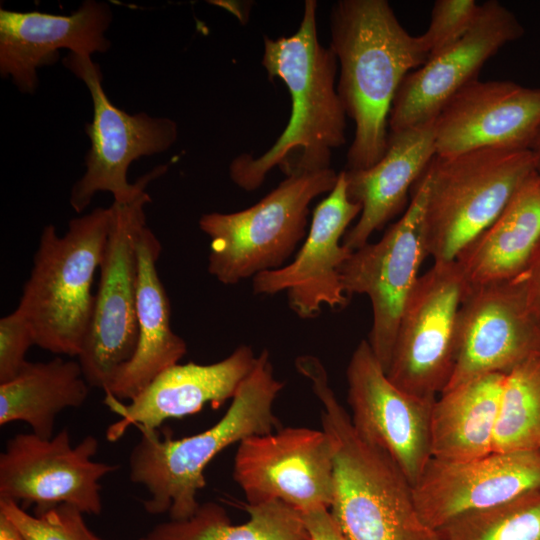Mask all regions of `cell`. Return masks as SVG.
Returning a JSON list of instances; mask_svg holds the SVG:
<instances>
[{"instance_id":"obj_26","label":"cell","mask_w":540,"mask_h":540,"mask_svg":"<svg viewBox=\"0 0 540 540\" xmlns=\"http://www.w3.org/2000/svg\"><path fill=\"white\" fill-rule=\"evenodd\" d=\"M89 387L78 361H28L14 379L0 384V425L21 421L51 438L58 413L83 405Z\"/></svg>"},{"instance_id":"obj_14","label":"cell","mask_w":540,"mask_h":540,"mask_svg":"<svg viewBox=\"0 0 540 540\" xmlns=\"http://www.w3.org/2000/svg\"><path fill=\"white\" fill-rule=\"evenodd\" d=\"M347 401L355 431L384 451L413 485L430 461V420L436 399L405 392L387 376L367 340L349 360Z\"/></svg>"},{"instance_id":"obj_15","label":"cell","mask_w":540,"mask_h":540,"mask_svg":"<svg viewBox=\"0 0 540 540\" xmlns=\"http://www.w3.org/2000/svg\"><path fill=\"white\" fill-rule=\"evenodd\" d=\"M536 356L540 323L519 280L470 286L458 313L456 363L444 391L484 375L507 374Z\"/></svg>"},{"instance_id":"obj_8","label":"cell","mask_w":540,"mask_h":540,"mask_svg":"<svg viewBox=\"0 0 540 540\" xmlns=\"http://www.w3.org/2000/svg\"><path fill=\"white\" fill-rule=\"evenodd\" d=\"M63 63L84 82L93 104L92 121L85 125L90 140L86 171L72 186L70 205L80 213L98 192H110L114 202H129L162 176L168 165L153 168L134 183L127 179L129 166L143 156L168 150L177 139V124L167 117L129 114L115 106L104 91L101 68L91 56L70 53Z\"/></svg>"},{"instance_id":"obj_6","label":"cell","mask_w":540,"mask_h":540,"mask_svg":"<svg viewBox=\"0 0 540 540\" xmlns=\"http://www.w3.org/2000/svg\"><path fill=\"white\" fill-rule=\"evenodd\" d=\"M533 172L530 150L482 148L448 157L435 155L427 166L428 256L434 262L455 260L496 220Z\"/></svg>"},{"instance_id":"obj_13","label":"cell","mask_w":540,"mask_h":540,"mask_svg":"<svg viewBox=\"0 0 540 540\" xmlns=\"http://www.w3.org/2000/svg\"><path fill=\"white\" fill-rule=\"evenodd\" d=\"M97 450L92 435L73 446L67 429L51 438L33 432L13 436L0 454V499L35 507L68 503L84 514L99 515L100 480L119 466L93 461Z\"/></svg>"},{"instance_id":"obj_22","label":"cell","mask_w":540,"mask_h":540,"mask_svg":"<svg viewBox=\"0 0 540 540\" xmlns=\"http://www.w3.org/2000/svg\"><path fill=\"white\" fill-rule=\"evenodd\" d=\"M435 155L433 120L390 132L384 155L371 167L343 170L347 195L362 210L342 243L353 251L359 249L400 213L407 203L408 192Z\"/></svg>"},{"instance_id":"obj_32","label":"cell","mask_w":540,"mask_h":540,"mask_svg":"<svg viewBox=\"0 0 540 540\" xmlns=\"http://www.w3.org/2000/svg\"><path fill=\"white\" fill-rule=\"evenodd\" d=\"M35 345L33 332L24 314L16 307L0 319V384L14 379L25 367L26 353Z\"/></svg>"},{"instance_id":"obj_33","label":"cell","mask_w":540,"mask_h":540,"mask_svg":"<svg viewBox=\"0 0 540 540\" xmlns=\"http://www.w3.org/2000/svg\"><path fill=\"white\" fill-rule=\"evenodd\" d=\"M311 540H348L329 509L301 514Z\"/></svg>"},{"instance_id":"obj_5","label":"cell","mask_w":540,"mask_h":540,"mask_svg":"<svg viewBox=\"0 0 540 540\" xmlns=\"http://www.w3.org/2000/svg\"><path fill=\"white\" fill-rule=\"evenodd\" d=\"M110 221V207H97L71 219L62 236L53 224L43 228L17 306L40 348L70 357L80 354L93 311L91 288Z\"/></svg>"},{"instance_id":"obj_2","label":"cell","mask_w":540,"mask_h":540,"mask_svg":"<svg viewBox=\"0 0 540 540\" xmlns=\"http://www.w3.org/2000/svg\"><path fill=\"white\" fill-rule=\"evenodd\" d=\"M330 48L340 63L337 92L355 123L345 170H361L384 155L397 90L429 58L386 0H340L331 10Z\"/></svg>"},{"instance_id":"obj_23","label":"cell","mask_w":540,"mask_h":540,"mask_svg":"<svg viewBox=\"0 0 540 540\" xmlns=\"http://www.w3.org/2000/svg\"><path fill=\"white\" fill-rule=\"evenodd\" d=\"M161 250L159 239L145 225L136 239L137 345L103 390L105 398L131 401L187 352L186 342L171 328L169 298L157 270Z\"/></svg>"},{"instance_id":"obj_24","label":"cell","mask_w":540,"mask_h":540,"mask_svg":"<svg viewBox=\"0 0 540 540\" xmlns=\"http://www.w3.org/2000/svg\"><path fill=\"white\" fill-rule=\"evenodd\" d=\"M540 241V176L533 172L496 220L456 257L470 286L517 278Z\"/></svg>"},{"instance_id":"obj_12","label":"cell","mask_w":540,"mask_h":540,"mask_svg":"<svg viewBox=\"0 0 540 540\" xmlns=\"http://www.w3.org/2000/svg\"><path fill=\"white\" fill-rule=\"evenodd\" d=\"M233 478L247 504L281 501L301 514L330 509L334 456L323 430L286 427L238 444Z\"/></svg>"},{"instance_id":"obj_17","label":"cell","mask_w":540,"mask_h":540,"mask_svg":"<svg viewBox=\"0 0 540 540\" xmlns=\"http://www.w3.org/2000/svg\"><path fill=\"white\" fill-rule=\"evenodd\" d=\"M361 210L360 204L349 199L344 171L339 172L333 190L314 209L308 235L294 260L254 276L253 292L274 295L286 291L291 310L300 318L317 316L323 306L345 307L349 297L339 270L353 250L342 240Z\"/></svg>"},{"instance_id":"obj_35","label":"cell","mask_w":540,"mask_h":540,"mask_svg":"<svg viewBox=\"0 0 540 540\" xmlns=\"http://www.w3.org/2000/svg\"><path fill=\"white\" fill-rule=\"evenodd\" d=\"M0 540H24L13 523L0 513Z\"/></svg>"},{"instance_id":"obj_29","label":"cell","mask_w":540,"mask_h":540,"mask_svg":"<svg viewBox=\"0 0 540 540\" xmlns=\"http://www.w3.org/2000/svg\"><path fill=\"white\" fill-rule=\"evenodd\" d=\"M436 533L438 540H540V491L461 515Z\"/></svg>"},{"instance_id":"obj_34","label":"cell","mask_w":540,"mask_h":540,"mask_svg":"<svg viewBox=\"0 0 540 540\" xmlns=\"http://www.w3.org/2000/svg\"><path fill=\"white\" fill-rule=\"evenodd\" d=\"M517 279L523 287L530 312L540 323V241L527 267Z\"/></svg>"},{"instance_id":"obj_1","label":"cell","mask_w":540,"mask_h":540,"mask_svg":"<svg viewBox=\"0 0 540 540\" xmlns=\"http://www.w3.org/2000/svg\"><path fill=\"white\" fill-rule=\"evenodd\" d=\"M317 2L306 0L298 30L277 39L264 37L262 65L270 78L281 79L291 96L288 124L259 157L242 154L229 166L231 180L256 190L279 166L286 176L331 168L333 149L346 143V112L335 88L337 58L317 32Z\"/></svg>"},{"instance_id":"obj_27","label":"cell","mask_w":540,"mask_h":540,"mask_svg":"<svg viewBox=\"0 0 540 540\" xmlns=\"http://www.w3.org/2000/svg\"><path fill=\"white\" fill-rule=\"evenodd\" d=\"M249 519L233 525L215 502L200 504L194 514L154 526L138 540H311L300 512L281 501L245 504Z\"/></svg>"},{"instance_id":"obj_3","label":"cell","mask_w":540,"mask_h":540,"mask_svg":"<svg viewBox=\"0 0 540 540\" xmlns=\"http://www.w3.org/2000/svg\"><path fill=\"white\" fill-rule=\"evenodd\" d=\"M321 404L322 430L334 456L330 512L348 540H438L421 518L412 485L395 462L355 431L350 415L329 385L321 361L312 355L295 360Z\"/></svg>"},{"instance_id":"obj_25","label":"cell","mask_w":540,"mask_h":540,"mask_svg":"<svg viewBox=\"0 0 540 540\" xmlns=\"http://www.w3.org/2000/svg\"><path fill=\"white\" fill-rule=\"evenodd\" d=\"M505 375H484L440 394L430 420L433 459L466 461L493 452Z\"/></svg>"},{"instance_id":"obj_28","label":"cell","mask_w":540,"mask_h":540,"mask_svg":"<svg viewBox=\"0 0 540 540\" xmlns=\"http://www.w3.org/2000/svg\"><path fill=\"white\" fill-rule=\"evenodd\" d=\"M540 450V356L505 375L493 452Z\"/></svg>"},{"instance_id":"obj_36","label":"cell","mask_w":540,"mask_h":540,"mask_svg":"<svg viewBox=\"0 0 540 540\" xmlns=\"http://www.w3.org/2000/svg\"><path fill=\"white\" fill-rule=\"evenodd\" d=\"M530 151L535 159V171L540 176V128L531 145Z\"/></svg>"},{"instance_id":"obj_30","label":"cell","mask_w":540,"mask_h":540,"mask_svg":"<svg viewBox=\"0 0 540 540\" xmlns=\"http://www.w3.org/2000/svg\"><path fill=\"white\" fill-rule=\"evenodd\" d=\"M0 513L13 523L24 540H104L89 529L84 513L68 503L35 507L32 515L17 502L0 499Z\"/></svg>"},{"instance_id":"obj_9","label":"cell","mask_w":540,"mask_h":540,"mask_svg":"<svg viewBox=\"0 0 540 540\" xmlns=\"http://www.w3.org/2000/svg\"><path fill=\"white\" fill-rule=\"evenodd\" d=\"M145 189L129 202L110 206L111 221L100 264V281L89 329L78 362L90 387L104 390L114 373L133 356L137 329L136 239L146 224Z\"/></svg>"},{"instance_id":"obj_21","label":"cell","mask_w":540,"mask_h":540,"mask_svg":"<svg viewBox=\"0 0 540 540\" xmlns=\"http://www.w3.org/2000/svg\"><path fill=\"white\" fill-rule=\"evenodd\" d=\"M256 358L250 346L240 345L215 363H178L167 368L129 403L105 398L120 416L107 428L106 439L118 441L131 426L157 429L165 420L192 415L206 404L218 408L234 397Z\"/></svg>"},{"instance_id":"obj_4","label":"cell","mask_w":540,"mask_h":540,"mask_svg":"<svg viewBox=\"0 0 540 540\" xmlns=\"http://www.w3.org/2000/svg\"><path fill=\"white\" fill-rule=\"evenodd\" d=\"M283 387L264 349L223 417L210 428L180 439L161 437L157 429L140 430L129 456V478L149 493L145 511L168 513L171 520L192 516L200 505L197 495L206 486L205 469L216 455L250 436L281 428L273 406Z\"/></svg>"},{"instance_id":"obj_16","label":"cell","mask_w":540,"mask_h":540,"mask_svg":"<svg viewBox=\"0 0 540 540\" xmlns=\"http://www.w3.org/2000/svg\"><path fill=\"white\" fill-rule=\"evenodd\" d=\"M524 27L497 0L480 4L474 24L454 44L406 75L391 107L390 132L435 120L443 106L473 80L503 46L521 38Z\"/></svg>"},{"instance_id":"obj_10","label":"cell","mask_w":540,"mask_h":540,"mask_svg":"<svg viewBox=\"0 0 540 540\" xmlns=\"http://www.w3.org/2000/svg\"><path fill=\"white\" fill-rule=\"evenodd\" d=\"M427 168L411 189V199L400 219L383 237L354 250L340 267L345 294L368 296L372 326L368 343L387 372L401 315L415 286L419 268L428 256L425 239Z\"/></svg>"},{"instance_id":"obj_7","label":"cell","mask_w":540,"mask_h":540,"mask_svg":"<svg viewBox=\"0 0 540 540\" xmlns=\"http://www.w3.org/2000/svg\"><path fill=\"white\" fill-rule=\"evenodd\" d=\"M332 168L286 176L249 208L199 219L210 238L208 272L224 285L278 269L306 235L309 206L336 185Z\"/></svg>"},{"instance_id":"obj_18","label":"cell","mask_w":540,"mask_h":540,"mask_svg":"<svg viewBox=\"0 0 540 540\" xmlns=\"http://www.w3.org/2000/svg\"><path fill=\"white\" fill-rule=\"evenodd\" d=\"M412 489L421 518L436 531L461 515L540 491V450L455 462L431 458Z\"/></svg>"},{"instance_id":"obj_19","label":"cell","mask_w":540,"mask_h":540,"mask_svg":"<svg viewBox=\"0 0 540 540\" xmlns=\"http://www.w3.org/2000/svg\"><path fill=\"white\" fill-rule=\"evenodd\" d=\"M540 128V88L512 81L468 83L434 120L437 156L482 148L530 150Z\"/></svg>"},{"instance_id":"obj_20","label":"cell","mask_w":540,"mask_h":540,"mask_svg":"<svg viewBox=\"0 0 540 540\" xmlns=\"http://www.w3.org/2000/svg\"><path fill=\"white\" fill-rule=\"evenodd\" d=\"M112 10L105 2L86 0L69 15L0 9V74L22 93L38 87V69L56 62L60 49L92 56L110 47L106 32Z\"/></svg>"},{"instance_id":"obj_31","label":"cell","mask_w":540,"mask_h":540,"mask_svg":"<svg viewBox=\"0 0 540 540\" xmlns=\"http://www.w3.org/2000/svg\"><path fill=\"white\" fill-rule=\"evenodd\" d=\"M479 9L480 4L474 0L435 1L429 25L426 31L419 35L429 58L465 35L474 24Z\"/></svg>"},{"instance_id":"obj_11","label":"cell","mask_w":540,"mask_h":540,"mask_svg":"<svg viewBox=\"0 0 540 540\" xmlns=\"http://www.w3.org/2000/svg\"><path fill=\"white\" fill-rule=\"evenodd\" d=\"M470 285L455 260L434 262L413 287L401 315L386 372L400 389L436 399L457 357V319Z\"/></svg>"}]
</instances>
